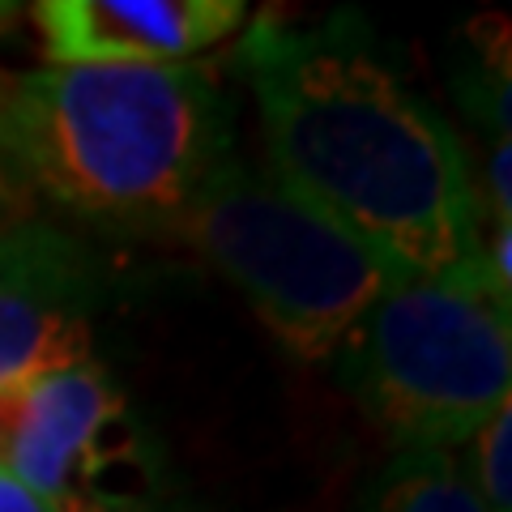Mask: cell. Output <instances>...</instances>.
<instances>
[{"label": "cell", "instance_id": "cell-1", "mask_svg": "<svg viewBox=\"0 0 512 512\" xmlns=\"http://www.w3.org/2000/svg\"><path fill=\"white\" fill-rule=\"evenodd\" d=\"M239 69L261 107L265 167L397 282L483 261V201L461 133L414 90L359 13L256 18Z\"/></svg>", "mask_w": 512, "mask_h": 512}, {"label": "cell", "instance_id": "cell-2", "mask_svg": "<svg viewBox=\"0 0 512 512\" xmlns=\"http://www.w3.org/2000/svg\"><path fill=\"white\" fill-rule=\"evenodd\" d=\"M231 150L201 64H43L0 77V175L111 231H171Z\"/></svg>", "mask_w": 512, "mask_h": 512}, {"label": "cell", "instance_id": "cell-3", "mask_svg": "<svg viewBox=\"0 0 512 512\" xmlns=\"http://www.w3.org/2000/svg\"><path fill=\"white\" fill-rule=\"evenodd\" d=\"M338 372L384 440L457 453L512 406V295L483 261L389 286L338 350Z\"/></svg>", "mask_w": 512, "mask_h": 512}, {"label": "cell", "instance_id": "cell-4", "mask_svg": "<svg viewBox=\"0 0 512 512\" xmlns=\"http://www.w3.org/2000/svg\"><path fill=\"white\" fill-rule=\"evenodd\" d=\"M265 320V329L303 363H329L397 286L367 248L303 205L265 163L227 150L171 222Z\"/></svg>", "mask_w": 512, "mask_h": 512}, {"label": "cell", "instance_id": "cell-5", "mask_svg": "<svg viewBox=\"0 0 512 512\" xmlns=\"http://www.w3.org/2000/svg\"><path fill=\"white\" fill-rule=\"evenodd\" d=\"M0 470L43 512H180L154 427L94 355L5 402Z\"/></svg>", "mask_w": 512, "mask_h": 512}, {"label": "cell", "instance_id": "cell-6", "mask_svg": "<svg viewBox=\"0 0 512 512\" xmlns=\"http://www.w3.org/2000/svg\"><path fill=\"white\" fill-rule=\"evenodd\" d=\"M103 291V261L77 231L0 214V402L94 355Z\"/></svg>", "mask_w": 512, "mask_h": 512}, {"label": "cell", "instance_id": "cell-7", "mask_svg": "<svg viewBox=\"0 0 512 512\" xmlns=\"http://www.w3.org/2000/svg\"><path fill=\"white\" fill-rule=\"evenodd\" d=\"M248 22L244 0H43L52 64H188Z\"/></svg>", "mask_w": 512, "mask_h": 512}, {"label": "cell", "instance_id": "cell-8", "mask_svg": "<svg viewBox=\"0 0 512 512\" xmlns=\"http://www.w3.org/2000/svg\"><path fill=\"white\" fill-rule=\"evenodd\" d=\"M453 90L466 120L483 133L487 150L512 146V43L508 18H478L461 30L453 52Z\"/></svg>", "mask_w": 512, "mask_h": 512}, {"label": "cell", "instance_id": "cell-9", "mask_svg": "<svg viewBox=\"0 0 512 512\" xmlns=\"http://www.w3.org/2000/svg\"><path fill=\"white\" fill-rule=\"evenodd\" d=\"M355 512H487L478 504L457 453L444 448H397L367 478Z\"/></svg>", "mask_w": 512, "mask_h": 512}, {"label": "cell", "instance_id": "cell-10", "mask_svg": "<svg viewBox=\"0 0 512 512\" xmlns=\"http://www.w3.org/2000/svg\"><path fill=\"white\" fill-rule=\"evenodd\" d=\"M461 470H466L478 504L487 512H512V406L474 431V436L457 448Z\"/></svg>", "mask_w": 512, "mask_h": 512}, {"label": "cell", "instance_id": "cell-11", "mask_svg": "<svg viewBox=\"0 0 512 512\" xmlns=\"http://www.w3.org/2000/svg\"><path fill=\"white\" fill-rule=\"evenodd\" d=\"M0 512H43V504L13 474L0 470Z\"/></svg>", "mask_w": 512, "mask_h": 512}, {"label": "cell", "instance_id": "cell-12", "mask_svg": "<svg viewBox=\"0 0 512 512\" xmlns=\"http://www.w3.org/2000/svg\"><path fill=\"white\" fill-rule=\"evenodd\" d=\"M13 18H18V5H0V30H5Z\"/></svg>", "mask_w": 512, "mask_h": 512}]
</instances>
